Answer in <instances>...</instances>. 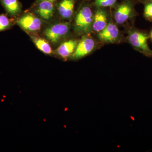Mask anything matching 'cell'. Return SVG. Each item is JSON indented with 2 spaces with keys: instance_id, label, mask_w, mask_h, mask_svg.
<instances>
[{
  "instance_id": "1",
  "label": "cell",
  "mask_w": 152,
  "mask_h": 152,
  "mask_svg": "<svg viewBox=\"0 0 152 152\" xmlns=\"http://www.w3.org/2000/svg\"><path fill=\"white\" fill-rule=\"evenodd\" d=\"M93 17L92 10L88 6L80 9L75 19V30L79 34L91 32L92 29Z\"/></svg>"
},
{
  "instance_id": "2",
  "label": "cell",
  "mask_w": 152,
  "mask_h": 152,
  "mask_svg": "<svg viewBox=\"0 0 152 152\" xmlns=\"http://www.w3.org/2000/svg\"><path fill=\"white\" fill-rule=\"evenodd\" d=\"M70 28V25L69 23H56L49 26L45 30L44 36L52 43H58L68 34Z\"/></svg>"
},
{
  "instance_id": "3",
  "label": "cell",
  "mask_w": 152,
  "mask_h": 152,
  "mask_svg": "<svg viewBox=\"0 0 152 152\" xmlns=\"http://www.w3.org/2000/svg\"><path fill=\"white\" fill-rule=\"evenodd\" d=\"M149 37L146 33L138 31L131 32L129 41L131 45L140 52L147 56L152 57V50L148 44Z\"/></svg>"
},
{
  "instance_id": "4",
  "label": "cell",
  "mask_w": 152,
  "mask_h": 152,
  "mask_svg": "<svg viewBox=\"0 0 152 152\" xmlns=\"http://www.w3.org/2000/svg\"><path fill=\"white\" fill-rule=\"evenodd\" d=\"M20 27L30 33L37 32L42 26L41 19L31 13H27L20 17L16 21Z\"/></svg>"
},
{
  "instance_id": "5",
  "label": "cell",
  "mask_w": 152,
  "mask_h": 152,
  "mask_svg": "<svg viewBox=\"0 0 152 152\" xmlns=\"http://www.w3.org/2000/svg\"><path fill=\"white\" fill-rule=\"evenodd\" d=\"M95 45L94 41L92 38L84 37L76 47L72 55V58L74 59H78L87 56L91 53Z\"/></svg>"
},
{
  "instance_id": "6",
  "label": "cell",
  "mask_w": 152,
  "mask_h": 152,
  "mask_svg": "<svg viewBox=\"0 0 152 152\" xmlns=\"http://www.w3.org/2000/svg\"><path fill=\"white\" fill-rule=\"evenodd\" d=\"M56 3L43 1L34 4V11L41 19L45 21L51 20L55 11Z\"/></svg>"
},
{
  "instance_id": "7",
  "label": "cell",
  "mask_w": 152,
  "mask_h": 152,
  "mask_svg": "<svg viewBox=\"0 0 152 152\" xmlns=\"http://www.w3.org/2000/svg\"><path fill=\"white\" fill-rule=\"evenodd\" d=\"M99 33V39L108 42H113L116 41L119 34L117 26L113 23L107 25L105 28Z\"/></svg>"
},
{
  "instance_id": "8",
  "label": "cell",
  "mask_w": 152,
  "mask_h": 152,
  "mask_svg": "<svg viewBox=\"0 0 152 152\" xmlns=\"http://www.w3.org/2000/svg\"><path fill=\"white\" fill-rule=\"evenodd\" d=\"M133 12V7L130 3H123L118 7L115 12L116 22L119 24L124 23L132 15Z\"/></svg>"
},
{
  "instance_id": "9",
  "label": "cell",
  "mask_w": 152,
  "mask_h": 152,
  "mask_svg": "<svg viewBox=\"0 0 152 152\" xmlns=\"http://www.w3.org/2000/svg\"><path fill=\"white\" fill-rule=\"evenodd\" d=\"M57 8L60 15L63 18L69 19L72 16L75 0H59Z\"/></svg>"
},
{
  "instance_id": "10",
  "label": "cell",
  "mask_w": 152,
  "mask_h": 152,
  "mask_svg": "<svg viewBox=\"0 0 152 152\" xmlns=\"http://www.w3.org/2000/svg\"><path fill=\"white\" fill-rule=\"evenodd\" d=\"M78 42L75 40H69L63 43L56 50L57 54L66 58L73 54Z\"/></svg>"
},
{
  "instance_id": "11",
  "label": "cell",
  "mask_w": 152,
  "mask_h": 152,
  "mask_svg": "<svg viewBox=\"0 0 152 152\" xmlns=\"http://www.w3.org/2000/svg\"><path fill=\"white\" fill-rule=\"evenodd\" d=\"M0 3L10 16H16L21 12L22 5L19 0H0Z\"/></svg>"
},
{
  "instance_id": "12",
  "label": "cell",
  "mask_w": 152,
  "mask_h": 152,
  "mask_svg": "<svg viewBox=\"0 0 152 152\" xmlns=\"http://www.w3.org/2000/svg\"><path fill=\"white\" fill-rule=\"evenodd\" d=\"M107 25V16L105 12L102 9H99L96 12L93 18V30L97 32H100Z\"/></svg>"
},
{
  "instance_id": "13",
  "label": "cell",
  "mask_w": 152,
  "mask_h": 152,
  "mask_svg": "<svg viewBox=\"0 0 152 152\" xmlns=\"http://www.w3.org/2000/svg\"><path fill=\"white\" fill-rule=\"evenodd\" d=\"M31 38L37 48L46 54H50L53 52L51 47L46 41L35 35H31Z\"/></svg>"
},
{
  "instance_id": "14",
  "label": "cell",
  "mask_w": 152,
  "mask_h": 152,
  "mask_svg": "<svg viewBox=\"0 0 152 152\" xmlns=\"http://www.w3.org/2000/svg\"><path fill=\"white\" fill-rule=\"evenodd\" d=\"M13 25V20L9 18L5 14L0 15V32L9 29Z\"/></svg>"
},
{
  "instance_id": "15",
  "label": "cell",
  "mask_w": 152,
  "mask_h": 152,
  "mask_svg": "<svg viewBox=\"0 0 152 152\" xmlns=\"http://www.w3.org/2000/svg\"><path fill=\"white\" fill-rule=\"evenodd\" d=\"M118 0H95V4L99 7H105L113 5Z\"/></svg>"
},
{
  "instance_id": "16",
  "label": "cell",
  "mask_w": 152,
  "mask_h": 152,
  "mask_svg": "<svg viewBox=\"0 0 152 152\" xmlns=\"http://www.w3.org/2000/svg\"><path fill=\"white\" fill-rule=\"evenodd\" d=\"M144 16L147 19L152 18V1L146 2L144 12Z\"/></svg>"
},
{
  "instance_id": "17",
  "label": "cell",
  "mask_w": 152,
  "mask_h": 152,
  "mask_svg": "<svg viewBox=\"0 0 152 152\" xmlns=\"http://www.w3.org/2000/svg\"><path fill=\"white\" fill-rule=\"evenodd\" d=\"M43 1H50L56 3V2L58 1L59 0H36L35 3L34 4H37V3L39 2Z\"/></svg>"
},
{
  "instance_id": "18",
  "label": "cell",
  "mask_w": 152,
  "mask_h": 152,
  "mask_svg": "<svg viewBox=\"0 0 152 152\" xmlns=\"http://www.w3.org/2000/svg\"><path fill=\"white\" fill-rule=\"evenodd\" d=\"M150 38H151L152 40V30L151 32V34H150Z\"/></svg>"
},
{
  "instance_id": "19",
  "label": "cell",
  "mask_w": 152,
  "mask_h": 152,
  "mask_svg": "<svg viewBox=\"0 0 152 152\" xmlns=\"http://www.w3.org/2000/svg\"><path fill=\"white\" fill-rule=\"evenodd\" d=\"M142 1H146V2L152 1V0H142Z\"/></svg>"
},
{
  "instance_id": "20",
  "label": "cell",
  "mask_w": 152,
  "mask_h": 152,
  "mask_svg": "<svg viewBox=\"0 0 152 152\" xmlns=\"http://www.w3.org/2000/svg\"></svg>"
}]
</instances>
